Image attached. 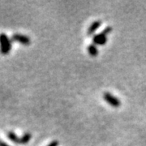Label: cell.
<instances>
[{
    "instance_id": "obj_4",
    "label": "cell",
    "mask_w": 146,
    "mask_h": 146,
    "mask_svg": "<svg viewBox=\"0 0 146 146\" xmlns=\"http://www.w3.org/2000/svg\"><path fill=\"white\" fill-rule=\"evenodd\" d=\"M107 35H106L103 32L100 33L98 34L94 35L93 37V42L95 45H98V46H103L107 42Z\"/></svg>"
},
{
    "instance_id": "obj_7",
    "label": "cell",
    "mask_w": 146,
    "mask_h": 146,
    "mask_svg": "<svg viewBox=\"0 0 146 146\" xmlns=\"http://www.w3.org/2000/svg\"><path fill=\"white\" fill-rule=\"evenodd\" d=\"M88 51H89V54L93 56V57H96L98 54V50L95 44H90L89 46H88Z\"/></svg>"
},
{
    "instance_id": "obj_11",
    "label": "cell",
    "mask_w": 146,
    "mask_h": 146,
    "mask_svg": "<svg viewBox=\"0 0 146 146\" xmlns=\"http://www.w3.org/2000/svg\"><path fill=\"white\" fill-rule=\"evenodd\" d=\"M0 146H10L9 145H7L6 142H4V141H1L0 140Z\"/></svg>"
},
{
    "instance_id": "obj_10",
    "label": "cell",
    "mask_w": 146,
    "mask_h": 146,
    "mask_svg": "<svg viewBox=\"0 0 146 146\" xmlns=\"http://www.w3.org/2000/svg\"><path fill=\"white\" fill-rule=\"evenodd\" d=\"M47 146H58V141H53L52 142H50Z\"/></svg>"
},
{
    "instance_id": "obj_6",
    "label": "cell",
    "mask_w": 146,
    "mask_h": 146,
    "mask_svg": "<svg viewBox=\"0 0 146 146\" xmlns=\"http://www.w3.org/2000/svg\"><path fill=\"white\" fill-rule=\"evenodd\" d=\"M7 138L11 141H12L13 143L17 144V145H21V137L17 136L14 131H8L7 132Z\"/></svg>"
},
{
    "instance_id": "obj_8",
    "label": "cell",
    "mask_w": 146,
    "mask_h": 146,
    "mask_svg": "<svg viewBox=\"0 0 146 146\" xmlns=\"http://www.w3.org/2000/svg\"><path fill=\"white\" fill-rule=\"evenodd\" d=\"M32 135L29 132H25L21 137V145H27L29 141H31Z\"/></svg>"
},
{
    "instance_id": "obj_3",
    "label": "cell",
    "mask_w": 146,
    "mask_h": 146,
    "mask_svg": "<svg viewBox=\"0 0 146 146\" xmlns=\"http://www.w3.org/2000/svg\"><path fill=\"white\" fill-rule=\"evenodd\" d=\"M11 41L13 42H17L21 44H23L25 46H28L31 43V39L26 35H23L21 33H14L11 36Z\"/></svg>"
},
{
    "instance_id": "obj_2",
    "label": "cell",
    "mask_w": 146,
    "mask_h": 146,
    "mask_svg": "<svg viewBox=\"0 0 146 146\" xmlns=\"http://www.w3.org/2000/svg\"><path fill=\"white\" fill-rule=\"evenodd\" d=\"M103 98L104 100L110 105V106H113V107H115V108H117V107H119L120 106H121V102H120L119 100L116 97H115L114 95H112L111 94H110V93H105L103 94Z\"/></svg>"
},
{
    "instance_id": "obj_9",
    "label": "cell",
    "mask_w": 146,
    "mask_h": 146,
    "mask_svg": "<svg viewBox=\"0 0 146 146\" xmlns=\"http://www.w3.org/2000/svg\"><path fill=\"white\" fill-rule=\"evenodd\" d=\"M112 29H112L111 27L108 26V27H106V29H105L104 30H103L102 32L104 33L106 35H108V34H110V33L112 32Z\"/></svg>"
},
{
    "instance_id": "obj_5",
    "label": "cell",
    "mask_w": 146,
    "mask_h": 146,
    "mask_svg": "<svg viewBox=\"0 0 146 146\" xmlns=\"http://www.w3.org/2000/svg\"><path fill=\"white\" fill-rule=\"evenodd\" d=\"M102 25V21H95L94 22H93L91 25H90V26L89 27V29H88V34L89 35H92V34H94L95 32L97 31L98 29H99V27Z\"/></svg>"
},
{
    "instance_id": "obj_1",
    "label": "cell",
    "mask_w": 146,
    "mask_h": 146,
    "mask_svg": "<svg viewBox=\"0 0 146 146\" xmlns=\"http://www.w3.org/2000/svg\"><path fill=\"white\" fill-rule=\"evenodd\" d=\"M11 39L9 38L4 33H0V53L3 55H7L11 50Z\"/></svg>"
}]
</instances>
